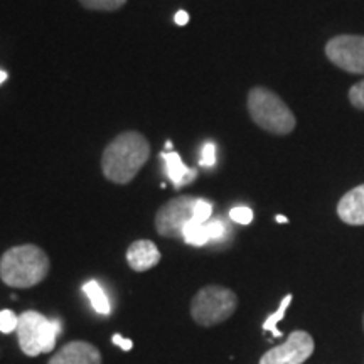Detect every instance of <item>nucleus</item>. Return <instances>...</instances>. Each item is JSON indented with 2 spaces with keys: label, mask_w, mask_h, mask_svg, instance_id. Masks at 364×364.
Masks as SVG:
<instances>
[{
  "label": "nucleus",
  "mask_w": 364,
  "mask_h": 364,
  "mask_svg": "<svg viewBox=\"0 0 364 364\" xmlns=\"http://www.w3.org/2000/svg\"><path fill=\"white\" fill-rule=\"evenodd\" d=\"M125 2L127 0H80V4L85 9H90V11H105V12L118 11V9L125 6Z\"/></svg>",
  "instance_id": "dca6fc26"
},
{
  "label": "nucleus",
  "mask_w": 364,
  "mask_h": 364,
  "mask_svg": "<svg viewBox=\"0 0 364 364\" xmlns=\"http://www.w3.org/2000/svg\"><path fill=\"white\" fill-rule=\"evenodd\" d=\"M16 332L22 353L36 358L53 351L58 334L61 332V324L59 321H49L36 311H27L19 316V327Z\"/></svg>",
  "instance_id": "39448f33"
},
{
  "label": "nucleus",
  "mask_w": 364,
  "mask_h": 364,
  "mask_svg": "<svg viewBox=\"0 0 364 364\" xmlns=\"http://www.w3.org/2000/svg\"><path fill=\"white\" fill-rule=\"evenodd\" d=\"M127 262L132 270L147 272L161 262V252L150 240H136L127 250Z\"/></svg>",
  "instance_id": "9b49d317"
},
{
  "label": "nucleus",
  "mask_w": 364,
  "mask_h": 364,
  "mask_svg": "<svg viewBox=\"0 0 364 364\" xmlns=\"http://www.w3.org/2000/svg\"><path fill=\"white\" fill-rule=\"evenodd\" d=\"M211 216H213V204L206 201V199L198 198V203H196V208H194L193 221L199 223V225H204V223L211 220Z\"/></svg>",
  "instance_id": "f3484780"
},
{
  "label": "nucleus",
  "mask_w": 364,
  "mask_h": 364,
  "mask_svg": "<svg viewBox=\"0 0 364 364\" xmlns=\"http://www.w3.org/2000/svg\"><path fill=\"white\" fill-rule=\"evenodd\" d=\"M248 113L260 129L273 135H289L297 120L279 95L265 86H255L248 93Z\"/></svg>",
  "instance_id": "7ed1b4c3"
},
{
  "label": "nucleus",
  "mask_w": 364,
  "mask_h": 364,
  "mask_svg": "<svg viewBox=\"0 0 364 364\" xmlns=\"http://www.w3.org/2000/svg\"><path fill=\"white\" fill-rule=\"evenodd\" d=\"M150 157V144L139 132H124L108 144L102 157V169L108 181L129 184Z\"/></svg>",
  "instance_id": "f257e3e1"
},
{
  "label": "nucleus",
  "mask_w": 364,
  "mask_h": 364,
  "mask_svg": "<svg viewBox=\"0 0 364 364\" xmlns=\"http://www.w3.org/2000/svg\"><path fill=\"white\" fill-rule=\"evenodd\" d=\"M7 80H9V73L4 71V70H0V85L6 83Z\"/></svg>",
  "instance_id": "393cba45"
},
{
  "label": "nucleus",
  "mask_w": 364,
  "mask_h": 364,
  "mask_svg": "<svg viewBox=\"0 0 364 364\" xmlns=\"http://www.w3.org/2000/svg\"><path fill=\"white\" fill-rule=\"evenodd\" d=\"M198 198L181 196L159 209L156 215V230L164 238H181L186 226L193 221Z\"/></svg>",
  "instance_id": "0eeeda50"
},
{
  "label": "nucleus",
  "mask_w": 364,
  "mask_h": 364,
  "mask_svg": "<svg viewBox=\"0 0 364 364\" xmlns=\"http://www.w3.org/2000/svg\"><path fill=\"white\" fill-rule=\"evenodd\" d=\"M238 307V297L233 290L221 285H208L194 295L191 316L203 327L218 326L233 316Z\"/></svg>",
  "instance_id": "20e7f679"
},
{
  "label": "nucleus",
  "mask_w": 364,
  "mask_h": 364,
  "mask_svg": "<svg viewBox=\"0 0 364 364\" xmlns=\"http://www.w3.org/2000/svg\"><path fill=\"white\" fill-rule=\"evenodd\" d=\"M83 292L86 297L90 299L91 306H93L95 311L98 314H103V316H108V314L112 312V307H110V300H108L107 294H105V290L102 289V285L98 284L97 280H90L86 282L83 285Z\"/></svg>",
  "instance_id": "ddd939ff"
},
{
  "label": "nucleus",
  "mask_w": 364,
  "mask_h": 364,
  "mask_svg": "<svg viewBox=\"0 0 364 364\" xmlns=\"http://www.w3.org/2000/svg\"><path fill=\"white\" fill-rule=\"evenodd\" d=\"M349 103L353 105L356 110L364 112V78L358 83H354L351 88H349Z\"/></svg>",
  "instance_id": "6ab92c4d"
},
{
  "label": "nucleus",
  "mask_w": 364,
  "mask_h": 364,
  "mask_svg": "<svg viewBox=\"0 0 364 364\" xmlns=\"http://www.w3.org/2000/svg\"><path fill=\"white\" fill-rule=\"evenodd\" d=\"M316 344L306 331H294L282 346L272 348L260 359V364H302L314 354Z\"/></svg>",
  "instance_id": "6e6552de"
},
{
  "label": "nucleus",
  "mask_w": 364,
  "mask_h": 364,
  "mask_svg": "<svg viewBox=\"0 0 364 364\" xmlns=\"http://www.w3.org/2000/svg\"><path fill=\"white\" fill-rule=\"evenodd\" d=\"M174 22L177 26H186L189 22V14L186 11H177L174 16Z\"/></svg>",
  "instance_id": "b1692460"
},
{
  "label": "nucleus",
  "mask_w": 364,
  "mask_h": 364,
  "mask_svg": "<svg viewBox=\"0 0 364 364\" xmlns=\"http://www.w3.org/2000/svg\"><path fill=\"white\" fill-rule=\"evenodd\" d=\"M102 354L97 346L85 343V341H75L63 346L54 356L49 359L48 364H102Z\"/></svg>",
  "instance_id": "1a4fd4ad"
},
{
  "label": "nucleus",
  "mask_w": 364,
  "mask_h": 364,
  "mask_svg": "<svg viewBox=\"0 0 364 364\" xmlns=\"http://www.w3.org/2000/svg\"><path fill=\"white\" fill-rule=\"evenodd\" d=\"M182 240L188 245H191V247H204V245H208L209 241H211L208 233V225L206 223H204V225H199V223L191 221L189 225L186 226L184 233H182Z\"/></svg>",
  "instance_id": "4468645a"
},
{
  "label": "nucleus",
  "mask_w": 364,
  "mask_h": 364,
  "mask_svg": "<svg viewBox=\"0 0 364 364\" xmlns=\"http://www.w3.org/2000/svg\"><path fill=\"white\" fill-rule=\"evenodd\" d=\"M326 56L339 70L364 76V36H336L327 41Z\"/></svg>",
  "instance_id": "423d86ee"
},
{
  "label": "nucleus",
  "mask_w": 364,
  "mask_h": 364,
  "mask_svg": "<svg viewBox=\"0 0 364 364\" xmlns=\"http://www.w3.org/2000/svg\"><path fill=\"white\" fill-rule=\"evenodd\" d=\"M216 164V145L213 142H206L203 145L201 159H199V166L201 167H215Z\"/></svg>",
  "instance_id": "4be33fe9"
},
{
  "label": "nucleus",
  "mask_w": 364,
  "mask_h": 364,
  "mask_svg": "<svg viewBox=\"0 0 364 364\" xmlns=\"http://www.w3.org/2000/svg\"><path fill=\"white\" fill-rule=\"evenodd\" d=\"M49 257L36 245H21L7 250L0 260V279L14 289H31L49 273Z\"/></svg>",
  "instance_id": "f03ea898"
},
{
  "label": "nucleus",
  "mask_w": 364,
  "mask_h": 364,
  "mask_svg": "<svg viewBox=\"0 0 364 364\" xmlns=\"http://www.w3.org/2000/svg\"><path fill=\"white\" fill-rule=\"evenodd\" d=\"M17 327H19V316H16V314L9 311V309L0 311V332L11 334V332L17 331Z\"/></svg>",
  "instance_id": "a211bd4d"
},
{
  "label": "nucleus",
  "mask_w": 364,
  "mask_h": 364,
  "mask_svg": "<svg viewBox=\"0 0 364 364\" xmlns=\"http://www.w3.org/2000/svg\"><path fill=\"white\" fill-rule=\"evenodd\" d=\"M363 327H364V316H363Z\"/></svg>",
  "instance_id": "cd10ccee"
},
{
  "label": "nucleus",
  "mask_w": 364,
  "mask_h": 364,
  "mask_svg": "<svg viewBox=\"0 0 364 364\" xmlns=\"http://www.w3.org/2000/svg\"><path fill=\"white\" fill-rule=\"evenodd\" d=\"M290 304H292V295L289 294V295H285L284 300H282L279 311H277L275 314H272L270 317H267V321L263 322V331H270L272 334L275 336V338H282L284 334H282V332L277 329V324H279L282 318H284L287 309H289Z\"/></svg>",
  "instance_id": "2eb2a0df"
},
{
  "label": "nucleus",
  "mask_w": 364,
  "mask_h": 364,
  "mask_svg": "<svg viewBox=\"0 0 364 364\" xmlns=\"http://www.w3.org/2000/svg\"><path fill=\"white\" fill-rule=\"evenodd\" d=\"M166 147H167V150H172V142L169 140V142H166Z\"/></svg>",
  "instance_id": "bb28decb"
},
{
  "label": "nucleus",
  "mask_w": 364,
  "mask_h": 364,
  "mask_svg": "<svg viewBox=\"0 0 364 364\" xmlns=\"http://www.w3.org/2000/svg\"><path fill=\"white\" fill-rule=\"evenodd\" d=\"M164 164H166V174L172 181L176 189H181L182 186H188L198 177V171L189 169L184 162H182L181 156L174 150H167L162 152Z\"/></svg>",
  "instance_id": "f8f14e48"
},
{
  "label": "nucleus",
  "mask_w": 364,
  "mask_h": 364,
  "mask_svg": "<svg viewBox=\"0 0 364 364\" xmlns=\"http://www.w3.org/2000/svg\"><path fill=\"white\" fill-rule=\"evenodd\" d=\"M230 220L238 223V225H250L253 221V211L247 206L233 208L230 211Z\"/></svg>",
  "instance_id": "412c9836"
},
{
  "label": "nucleus",
  "mask_w": 364,
  "mask_h": 364,
  "mask_svg": "<svg viewBox=\"0 0 364 364\" xmlns=\"http://www.w3.org/2000/svg\"><path fill=\"white\" fill-rule=\"evenodd\" d=\"M275 220H277V221H279V223H287V221H289V220H287V218H285V216H277V218H275Z\"/></svg>",
  "instance_id": "a878e982"
},
{
  "label": "nucleus",
  "mask_w": 364,
  "mask_h": 364,
  "mask_svg": "<svg viewBox=\"0 0 364 364\" xmlns=\"http://www.w3.org/2000/svg\"><path fill=\"white\" fill-rule=\"evenodd\" d=\"M208 233L211 241H221L226 236V225L220 218H211L208 223Z\"/></svg>",
  "instance_id": "aec40b11"
},
{
  "label": "nucleus",
  "mask_w": 364,
  "mask_h": 364,
  "mask_svg": "<svg viewBox=\"0 0 364 364\" xmlns=\"http://www.w3.org/2000/svg\"><path fill=\"white\" fill-rule=\"evenodd\" d=\"M112 341H113V344H118V346H120V348L124 349V351H132V348H134V343H132L130 339L122 338L120 334H113Z\"/></svg>",
  "instance_id": "5701e85b"
},
{
  "label": "nucleus",
  "mask_w": 364,
  "mask_h": 364,
  "mask_svg": "<svg viewBox=\"0 0 364 364\" xmlns=\"http://www.w3.org/2000/svg\"><path fill=\"white\" fill-rule=\"evenodd\" d=\"M338 216L349 226H364V184L356 186L341 198Z\"/></svg>",
  "instance_id": "9d476101"
}]
</instances>
